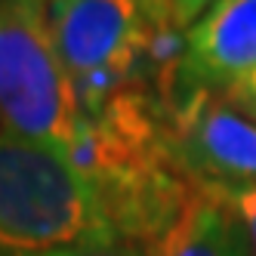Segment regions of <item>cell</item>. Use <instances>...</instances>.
Masks as SVG:
<instances>
[{"label": "cell", "mask_w": 256, "mask_h": 256, "mask_svg": "<svg viewBox=\"0 0 256 256\" xmlns=\"http://www.w3.org/2000/svg\"><path fill=\"white\" fill-rule=\"evenodd\" d=\"M222 99L228 105H234L241 114H247L250 120H256V71H253L250 78H244L241 84H234Z\"/></svg>", "instance_id": "8fae6325"}, {"label": "cell", "mask_w": 256, "mask_h": 256, "mask_svg": "<svg viewBox=\"0 0 256 256\" xmlns=\"http://www.w3.org/2000/svg\"><path fill=\"white\" fill-rule=\"evenodd\" d=\"M256 71V0H219L182 34L173 62L179 96H226Z\"/></svg>", "instance_id": "8992f818"}, {"label": "cell", "mask_w": 256, "mask_h": 256, "mask_svg": "<svg viewBox=\"0 0 256 256\" xmlns=\"http://www.w3.org/2000/svg\"><path fill=\"white\" fill-rule=\"evenodd\" d=\"M194 194L226 213L238 256H256V182H194Z\"/></svg>", "instance_id": "ba28073f"}, {"label": "cell", "mask_w": 256, "mask_h": 256, "mask_svg": "<svg viewBox=\"0 0 256 256\" xmlns=\"http://www.w3.org/2000/svg\"><path fill=\"white\" fill-rule=\"evenodd\" d=\"M152 250L154 256H238L226 213L200 194L188 200L182 216Z\"/></svg>", "instance_id": "52a82bcc"}, {"label": "cell", "mask_w": 256, "mask_h": 256, "mask_svg": "<svg viewBox=\"0 0 256 256\" xmlns=\"http://www.w3.org/2000/svg\"><path fill=\"white\" fill-rule=\"evenodd\" d=\"M170 136L192 186L256 182V120L213 93L179 96L170 108Z\"/></svg>", "instance_id": "5b68a950"}, {"label": "cell", "mask_w": 256, "mask_h": 256, "mask_svg": "<svg viewBox=\"0 0 256 256\" xmlns=\"http://www.w3.org/2000/svg\"><path fill=\"white\" fill-rule=\"evenodd\" d=\"M120 238L90 179L56 148L0 130V256Z\"/></svg>", "instance_id": "7a4b0ae2"}, {"label": "cell", "mask_w": 256, "mask_h": 256, "mask_svg": "<svg viewBox=\"0 0 256 256\" xmlns=\"http://www.w3.org/2000/svg\"><path fill=\"white\" fill-rule=\"evenodd\" d=\"M40 256H154V250L152 244L130 241V238H108V241H80V244L56 247Z\"/></svg>", "instance_id": "9c48e42d"}, {"label": "cell", "mask_w": 256, "mask_h": 256, "mask_svg": "<svg viewBox=\"0 0 256 256\" xmlns=\"http://www.w3.org/2000/svg\"><path fill=\"white\" fill-rule=\"evenodd\" d=\"M84 124L46 0H0V130L71 154Z\"/></svg>", "instance_id": "3957f363"}, {"label": "cell", "mask_w": 256, "mask_h": 256, "mask_svg": "<svg viewBox=\"0 0 256 256\" xmlns=\"http://www.w3.org/2000/svg\"><path fill=\"white\" fill-rule=\"evenodd\" d=\"M133 4L145 12V19L152 22L154 31L173 34V28H170V0H133Z\"/></svg>", "instance_id": "7c38bea8"}, {"label": "cell", "mask_w": 256, "mask_h": 256, "mask_svg": "<svg viewBox=\"0 0 256 256\" xmlns=\"http://www.w3.org/2000/svg\"><path fill=\"white\" fill-rule=\"evenodd\" d=\"M68 160L90 179L120 238L158 244L194 198L179 167L170 124L136 90L84 114Z\"/></svg>", "instance_id": "6da1fadb"}, {"label": "cell", "mask_w": 256, "mask_h": 256, "mask_svg": "<svg viewBox=\"0 0 256 256\" xmlns=\"http://www.w3.org/2000/svg\"><path fill=\"white\" fill-rule=\"evenodd\" d=\"M52 40L84 114L130 90L154 28L133 0H46Z\"/></svg>", "instance_id": "277c9868"}, {"label": "cell", "mask_w": 256, "mask_h": 256, "mask_svg": "<svg viewBox=\"0 0 256 256\" xmlns=\"http://www.w3.org/2000/svg\"><path fill=\"white\" fill-rule=\"evenodd\" d=\"M213 4H219V0H170V28H173V34H186Z\"/></svg>", "instance_id": "30bf717a"}]
</instances>
